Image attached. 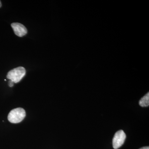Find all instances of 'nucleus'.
<instances>
[{"mask_svg":"<svg viewBox=\"0 0 149 149\" xmlns=\"http://www.w3.org/2000/svg\"><path fill=\"white\" fill-rule=\"evenodd\" d=\"M26 116L25 110L22 108H17L11 111L8 118L11 123H17L21 122Z\"/></svg>","mask_w":149,"mask_h":149,"instance_id":"obj_1","label":"nucleus"},{"mask_svg":"<svg viewBox=\"0 0 149 149\" xmlns=\"http://www.w3.org/2000/svg\"><path fill=\"white\" fill-rule=\"evenodd\" d=\"M26 74L25 68L22 67H19L11 70L8 73L7 77L14 83H19Z\"/></svg>","mask_w":149,"mask_h":149,"instance_id":"obj_2","label":"nucleus"},{"mask_svg":"<svg viewBox=\"0 0 149 149\" xmlns=\"http://www.w3.org/2000/svg\"><path fill=\"white\" fill-rule=\"evenodd\" d=\"M126 135L123 130L118 131L114 135L113 139V147L115 149H118L120 148L124 144Z\"/></svg>","mask_w":149,"mask_h":149,"instance_id":"obj_3","label":"nucleus"},{"mask_svg":"<svg viewBox=\"0 0 149 149\" xmlns=\"http://www.w3.org/2000/svg\"><path fill=\"white\" fill-rule=\"evenodd\" d=\"M15 34L19 37H22L27 34V28L21 23L15 22L11 24Z\"/></svg>","mask_w":149,"mask_h":149,"instance_id":"obj_4","label":"nucleus"},{"mask_svg":"<svg viewBox=\"0 0 149 149\" xmlns=\"http://www.w3.org/2000/svg\"><path fill=\"white\" fill-rule=\"evenodd\" d=\"M139 105L142 107H148L149 105V94L147 93L146 95L141 98L139 102Z\"/></svg>","mask_w":149,"mask_h":149,"instance_id":"obj_5","label":"nucleus"},{"mask_svg":"<svg viewBox=\"0 0 149 149\" xmlns=\"http://www.w3.org/2000/svg\"><path fill=\"white\" fill-rule=\"evenodd\" d=\"M14 83L13 81H12L11 80H10L9 82L8 85L10 87H13V86Z\"/></svg>","mask_w":149,"mask_h":149,"instance_id":"obj_6","label":"nucleus"},{"mask_svg":"<svg viewBox=\"0 0 149 149\" xmlns=\"http://www.w3.org/2000/svg\"><path fill=\"white\" fill-rule=\"evenodd\" d=\"M139 149H149V147L148 146L143 147V148Z\"/></svg>","mask_w":149,"mask_h":149,"instance_id":"obj_7","label":"nucleus"},{"mask_svg":"<svg viewBox=\"0 0 149 149\" xmlns=\"http://www.w3.org/2000/svg\"><path fill=\"white\" fill-rule=\"evenodd\" d=\"M2 4H1V1H0V8L1 7Z\"/></svg>","mask_w":149,"mask_h":149,"instance_id":"obj_8","label":"nucleus"}]
</instances>
